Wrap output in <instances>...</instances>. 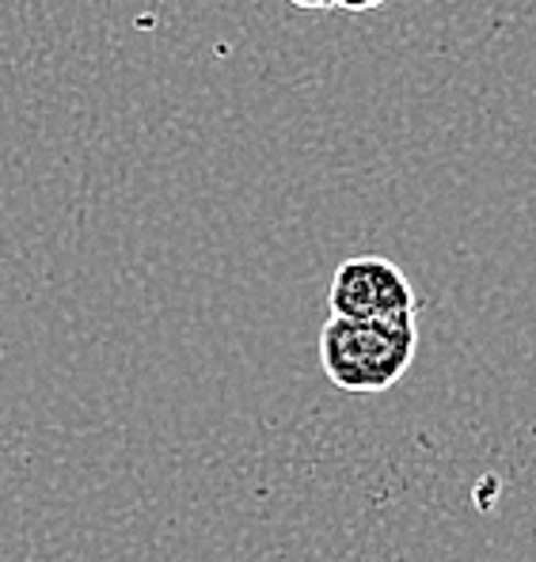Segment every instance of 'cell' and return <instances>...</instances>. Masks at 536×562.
Returning <instances> with one entry per match:
<instances>
[{
    "instance_id": "obj_1",
    "label": "cell",
    "mask_w": 536,
    "mask_h": 562,
    "mask_svg": "<svg viewBox=\"0 0 536 562\" xmlns=\"http://www.w3.org/2000/svg\"><path fill=\"white\" fill-rule=\"evenodd\" d=\"M418 350L415 316L327 319L320 330V366L339 392L377 395L400 384Z\"/></svg>"
},
{
    "instance_id": "obj_2",
    "label": "cell",
    "mask_w": 536,
    "mask_h": 562,
    "mask_svg": "<svg viewBox=\"0 0 536 562\" xmlns=\"http://www.w3.org/2000/svg\"><path fill=\"white\" fill-rule=\"evenodd\" d=\"M327 312L335 319L415 316V289L384 255H354L335 270L332 289H327Z\"/></svg>"
},
{
    "instance_id": "obj_3",
    "label": "cell",
    "mask_w": 536,
    "mask_h": 562,
    "mask_svg": "<svg viewBox=\"0 0 536 562\" xmlns=\"http://www.w3.org/2000/svg\"><path fill=\"white\" fill-rule=\"evenodd\" d=\"M384 0H335V8H343V12H377Z\"/></svg>"
},
{
    "instance_id": "obj_4",
    "label": "cell",
    "mask_w": 536,
    "mask_h": 562,
    "mask_svg": "<svg viewBox=\"0 0 536 562\" xmlns=\"http://www.w3.org/2000/svg\"><path fill=\"white\" fill-rule=\"evenodd\" d=\"M290 4L301 12H324V8H335V0H290Z\"/></svg>"
}]
</instances>
